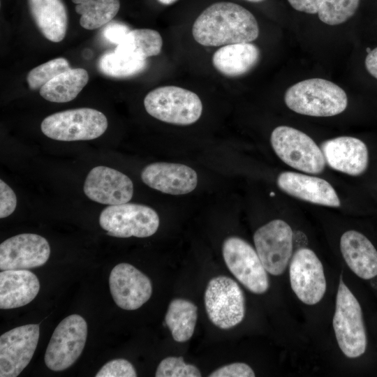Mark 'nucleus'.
Masks as SVG:
<instances>
[{
    "label": "nucleus",
    "mask_w": 377,
    "mask_h": 377,
    "mask_svg": "<svg viewBox=\"0 0 377 377\" xmlns=\"http://www.w3.org/2000/svg\"><path fill=\"white\" fill-rule=\"evenodd\" d=\"M195 40L204 46L251 43L259 35L253 15L232 2H217L205 9L192 27Z\"/></svg>",
    "instance_id": "obj_1"
},
{
    "label": "nucleus",
    "mask_w": 377,
    "mask_h": 377,
    "mask_svg": "<svg viewBox=\"0 0 377 377\" xmlns=\"http://www.w3.org/2000/svg\"><path fill=\"white\" fill-rule=\"evenodd\" d=\"M286 105L291 110L312 117H332L343 112L348 105L344 90L321 78L300 81L286 91Z\"/></svg>",
    "instance_id": "obj_2"
},
{
    "label": "nucleus",
    "mask_w": 377,
    "mask_h": 377,
    "mask_svg": "<svg viewBox=\"0 0 377 377\" xmlns=\"http://www.w3.org/2000/svg\"><path fill=\"white\" fill-rule=\"evenodd\" d=\"M144 106L153 117L175 125L193 124L202 112L199 96L177 86H163L151 91L145 97Z\"/></svg>",
    "instance_id": "obj_3"
},
{
    "label": "nucleus",
    "mask_w": 377,
    "mask_h": 377,
    "mask_svg": "<svg viewBox=\"0 0 377 377\" xmlns=\"http://www.w3.org/2000/svg\"><path fill=\"white\" fill-rule=\"evenodd\" d=\"M108 119L101 112L89 108L58 112L45 117L40 124L43 133L59 141L89 140L102 135Z\"/></svg>",
    "instance_id": "obj_4"
},
{
    "label": "nucleus",
    "mask_w": 377,
    "mask_h": 377,
    "mask_svg": "<svg viewBox=\"0 0 377 377\" xmlns=\"http://www.w3.org/2000/svg\"><path fill=\"white\" fill-rule=\"evenodd\" d=\"M333 327L339 346L346 356L355 358L364 354L367 341L362 309L341 276L336 299Z\"/></svg>",
    "instance_id": "obj_5"
},
{
    "label": "nucleus",
    "mask_w": 377,
    "mask_h": 377,
    "mask_svg": "<svg viewBox=\"0 0 377 377\" xmlns=\"http://www.w3.org/2000/svg\"><path fill=\"white\" fill-rule=\"evenodd\" d=\"M270 141L276 154L289 166L315 175L325 169L326 162L321 149L304 132L280 126L272 132Z\"/></svg>",
    "instance_id": "obj_6"
},
{
    "label": "nucleus",
    "mask_w": 377,
    "mask_h": 377,
    "mask_svg": "<svg viewBox=\"0 0 377 377\" xmlns=\"http://www.w3.org/2000/svg\"><path fill=\"white\" fill-rule=\"evenodd\" d=\"M204 300L209 319L219 328L230 329L244 318V295L238 283L231 278H212L207 286Z\"/></svg>",
    "instance_id": "obj_7"
},
{
    "label": "nucleus",
    "mask_w": 377,
    "mask_h": 377,
    "mask_svg": "<svg viewBox=\"0 0 377 377\" xmlns=\"http://www.w3.org/2000/svg\"><path fill=\"white\" fill-rule=\"evenodd\" d=\"M99 224L112 237H147L157 231L159 217L154 209L147 205L126 202L103 209Z\"/></svg>",
    "instance_id": "obj_8"
},
{
    "label": "nucleus",
    "mask_w": 377,
    "mask_h": 377,
    "mask_svg": "<svg viewBox=\"0 0 377 377\" xmlns=\"http://www.w3.org/2000/svg\"><path fill=\"white\" fill-rule=\"evenodd\" d=\"M87 337V324L78 314L64 318L55 328L45 354V363L60 371L73 365L80 356Z\"/></svg>",
    "instance_id": "obj_9"
},
{
    "label": "nucleus",
    "mask_w": 377,
    "mask_h": 377,
    "mask_svg": "<svg viewBox=\"0 0 377 377\" xmlns=\"http://www.w3.org/2000/svg\"><path fill=\"white\" fill-rule=\"evenodd\" d=\"M222 253L226 266L234 276L249 291L263 294L269 279L256 251L245 240L230 237L223 244Z\"/></svg>",
    "instance_id": "obj_10"
},
{
    "label": "nucleus",
    "mask_w": 377,
    "mask_h": 377,
    "mask_svg": "<svg viewBox=\"0 0 377 377\" xmlns=\"http://www.w3.org/2000/svg\"><path fill=\"white\" fill-rule=\"evenodd\" d=\"M253 242L266 271L274 276L282 274L293 253V232L290 226L283 220H273L256 231Z\"/></svg>",
    "instance_id": "obj_11"
},
{
    "label": "nucleus",
    "mask_w": 377,
    "mask_h": 377,
    "mask_svg": "<svg viewBox=\"0 0 377 377\" xmlns=\"http://www.w3.org/2000/svg\"><path fill=\"white\" fill-rule=\"evenodd\" d=\"M289 273L291 288L301 302L313 305L322 300L326 280L322 263L312 250L300 248L296 251Z\"/></svg>",
    "instance_id": "obj_12"
},
{
    "label": "nucleus",
    "mask_w": 377,
    "mask_h": 377,
    "mask_svg": "<svg viewBox=\"0 0 377 377\" xmlns=\"http://www.w3.org/2000/svg\"><path fill=\"white\" fill-rule=\"evenodd\" d=\"M39 325L13 328L0 337V376H17L30 362L36 349Z\"/></svg>",
    "instance_id": "obj_13"
},
{
    "label": "nucleus",
    "mask_w": 377,
    "mask_h": 377,
    "mask_svg": "<svg viewBox=\"0 0 377 377\" xmlns=\"http://www.w3.org/2000/svg\"><path fill=\"white\" fill-rule=\"evenodd\" d=\"M50 247L43 237L33 234L17 235L0 244V269H27L40 267L49 259Z\"/></svg>",
    "instance_id": "obj_14"
},
{
    "label": "nucleus",
    "mask_w": 377,
    "mask_h": 377,
    "mask_svg": "<svg viewBox=\"0 0 377 377\" xmlns=\"http://www.w3.org/2000/svg\"><path fill=\"white\" fill-rule=\"evenodd\" d=\"M110 293L115 304L125 310H135L147 302L152 293L150 279L126 263L117 265L109 277Z\"/></svg>",
    "instance_id": "obj_15"
},
{
    "label": "nucleus",
    "mask_w": 377,
    "mask_h": 377,
    "mask_svg": "<svg viewBox=\"0 0 377 377\" xmlns=\"http://www.w3.org/2000/svg\"><path fill=\"white\" fill-rule=\"evenodd\" d=\"M83 189L90 200L108 205L126 203L133 194V184L128 176L103 165L90 170Z\"/></svg>",
    "instance_id": "obj_16"
},
{
    "label": "nucleus",
    "mask_w": 377,
    "mask_h": 377,
    "mask_svg": "<svg viewBox=\"0 0 377 377\" xmlns=\"http://www.w3.org/2000/svg\"><path fill=\"white\" fill-rule=\"evenodd\" d=\"M325 162L339 172L358 176L364 173L369 164L367 145L361 140L341 136L324 141L320 145Z\"/></svg>",
    "instance_id": "obj_17"
},
{
    "label": "nucleus",
    "mask_w": 377,
    "mask_h": 377,
    "mask_svg": "<svg viewBox=\"0 0 377 377\" xmlns=\"http://www.w3.org/2000/svg\"><path fill=\"white\" fill-rule=\"evenodd\" d=\"M142 182L162 193L183 195L193 191L198 184L197 173L179 163L156 162L147 165L141 172Z\"/></svg>",
    "instance_id": "obj_18"
},
{
    "label": "nucleus",
    "mask_w": 377,
    "mask_h": 377,
    "mask_svg": "<svg viewBox=\"0 0 377 377\" xmlns=\"http://www.w3.org/2000/svg\"><path fill=\"white\" fill-rule=\"evenodd\" d=\"M276 182L281 191L298 199L332 207L341 205L334 188L323 179L287 171L279 174Z\"/></svg>",
    "instance_id": "obj_19"
},
{
    "label": "nucleus",
    "mask_w": 377,
    "mask_h": 377,
    "mask_svg": "<svg viewBox=\"0 0 377 377\" xmlns=\"http://www.w3.org/2000/svg\"><path fill=\"white\" fill-rule=\"evenodd\" d=\"M342 256L350 269L363 279L377 276V250L363 234L348 230L340 239Z\"/></svg>",
    "instance_id": "obj_20"
},
{
    "label": "nucleus",
    "mask_w": 377,
    "mask_h": 377,
    "mask_svg": "<svg viewBox=\"0 0 377 377\" xmlns=\"http://www.w3.org/2000/svg\"><path fill=\"white\" fill-rule=\"evenodd\" d=\"M40 283L27 269H7L0 273V308L10 309L31 302L38 295Z\"/></svg>",
    "instance_id": "obj_21"
},
{
    "label": "nucleus",
    "mask_w": 377,
    "mask_h": 377,
    "mask_svg": "<svg viewBox=\"0 0 377 377\" xmlns=\"http://www.w3.org/2000/svg\"><path fill=\"white\" fill-rule=\"evenodd\" d=\"M260 57L259 48L251 43L223 45L212 57L214 68L228 77H239L251 71Z\"/></svg>",
    "instance_id": "obj_22"
},
{
    "label": "nucleus",
    "mask_w": 377,
    "mask_h": 377,
    "mask_svg": "<svg viewBox=\"0 0 377 377\" xmlns=\"http://www.w3.org/2000/svg\"><path fill=\"white\" fill-rule=\"evenodd\" d=\"M31 15L43 35L54 43L66 34L68 14L61 0H28Z\"/></svg>",
    "instance_id": "obj_23"
},
{
    "label": "nucleus",
    "mask_w": 377,
    "mask_h": 377,
    "mask_svg": "<svg viewBox=\"0 0 377 377\" xmlns=\"http://www.w3.org/2000/svg\"><path fill=\"white\" fill-rule=\"evenodd\" d=\"M89 80L87 71L81 68H69L55 76L40 89V95L53 103L73 100Z\"/></svg>",
    "instance_id": "obj_24"
},
{
    "label": "nucleus",
    "mask_w": 377,
    "mask_h": 377,
    "mask_svg": "<svg viewBox=\"0 0 377 377\" xmlns=\"http://www.w3.org/2000/svg\"><path fill=\"white\" fill-rule=\"evenodd\" d=\"M198 318V307L192 302L182 299L172 300L168 308L165 322L172 338L185 342L193 334Z\"/></svg>",
    "instance_id": "obj_25"
},
{
    "label": "nucleus",
    "mask_w": 377,
    "mask_h": 377,
    "mask_svg": "<svg viewBox=\"0 0 377 377\" xmlns=\"http://www.w3.org/2000/svg\"><path fill=\"white\" fill-rule=\"evenodd\" d=\"M163 45L161 34L150 29L131 30L114 50L146 59L160 54Z\"/></svg>",
    "instance_id": "obj_26"
},
{
    "label": "nucleus",
    "mask_w": 377,
    "mask_h": 377,
    "mask_svg": "<svg viewBox=\"0 0 377 377\" xmlns=\"http://www.w3.org/2000/svg\"><path fill=\"white\" fill-rule=\"evenodd\" d=\"M75 11L81 15L80 24L83 28L92 30L105 25L118 13L119 0H71Z\"/></svg>",
    "instance_id": "obj_27"
},
{
    "label": "nucleus",
    "mask_w": 377,
    "mask_h": 377,
    "mask_svg": "<svg viewBox=\"0 0 377 377\" xmlns=\"http://www.w3.org/2000/svg\"><path fill=\"white\" fill-rule=\"evenodd\" d=\"M146 67V59L116 50L102 54L98 61V68L103 74L116 78L134 76L142 72Z\"/></svg>",
    "instance_id": "obj_28"
},
{
    "label": "nucleus",
    "mask_w": 377,
    "mask_h": 377,
    "mask_svg": "<svg viewBox=\"0 0 377 377\" xmlns=\"http://www.w3.org/2000/svg\"><path fill=\"white\" fill-rule=\"evenodd\" d=\"M359 3L360 0H323L318 15L327 24H340L355 13Z\"/></svg>",
    "instance_id": "obj_29"
},
{
    "label": "nucleus",
    "mask_w": 377,
    "mask_h": 377,
    "mask_svg": "<svg viewBox=\"0 0 377 377\" xmlns=\"http://www.w3.org/2000/svg\"><path fill=\"white\" fill-rule=\"evenodd\" d=\"M69 68V63L66 59L56 58L31 70L27 74V81L31 89H40L55 76Z\"/></svg>",
    "instance_id": "obj_30"
},
{
    "label": "nucleus",
    "mask_w": 377,
    "mask_h": 377,
    "mask_svg": "<svg viewBox=\"0 0 377 377\" xmlns=\"http://www.w3.org/2000/svg\"><path fill=\"white\" fill-rule=\"evenodd\" d=\"M156 377H200L201 373L195 365L186 364L182 357H168L158 364Z\"/></svg>",
    "instance_id": "obj_31"
},
{
    "label": "nucleus",
    "mask_w": 377,
    "mask_h": 377,
    "mask_svg": "<svg viewBox=\"0 0 377 377\" xmlns=\"http://www.w3.org/2000/svg\"><path fill=\"white\" fill-rule=\"evenodd\" d=\"M96 377H135L137 373L133 364L122 358L110 360L96 374Z\"/></svg>",
    "instance_id": "obj_32"
},
{
    "label": "nucleus",
    "mask_w": 377,
    "mask_h": 377,
    "mask_svg": "<svg viewBox=\"0 0 377 377\" xmlns=\"http://www.w3.org/2000/svg\"><path fill=\"white\" fill-rule=\"evenodd\" d=\"M209 377H254L255 373L248 364L235 362L221 367L212 372Z\"/></svg>",
    "instance_id": "obj_33"
},
{
    "label": "nucleus",
    "mask_w": 377,
    "mask_h": 377,
    "mask_svg": "<svg viewBox=\"0 0 377 377\" xmlns=\"http://www.w3.org/2000/svg\"><path fill=\"white\" fill-rule=\"evenodd\" d=\"M17 198L13 189L2 179L0 180V218L10 216L15 209Z\"/></svg>",
    "instance_id": "obj_34"
},
{
    "label": "nucleus",
    "mask_w": 377,
    "mask_h": 377,
    "mask_svg": "<svg viewBox=\"0 0 377 377\" xmlns=\"http://www.w3.org/2000/svg\"><path fill=\"white\" fill-rule=\"evenodd\" d=\"M130 31L129 27L126 24L121 22H112L104 27L103 36L109 42L118 45Z\"/></svg>",
    "instance_id": "obj_35"
},
{
    "label": "nucleus",
    "mask_w": 377,
    "mask_h": 377,
    "mask_svg": "<svg viewBox=\"0 0 377 377\" xmlns=\"http://www.w3.org/2000/svg\"><path fill=\"white\" fill-rule=\"evenodd\" d=\"M288 1L297 11L309 14H316L323 0H288Z\"/></svg>",
    "instance_id": "obj_36"
},
{
    "label": "nucleus",
    "mask_w": 377,
    "mask_h": 377,
    "mask_svg": "<svg viewBox=\"0 0 377 377\" xmlns=\"http://www.w3.org/2000/svg\"><path fill=\"white\" fill-rule=\"evenodd\" d=\"M365 67L367 71L377 79V47L367 54L365 59Z\"/></svg>",
    "instance_id": "obj_37"
},
{
    "label": "nucleus",
    "mask_w": 377,
    "mask_h": 377,
    "mask_svg": "<svg viewBox=\"0 0 377 377\" xmlns=\"http://www.w3.org/2000/svg\"><path fill=\"white\" fill-rule=\"evenodd\" d=\"M158 1L163 5H170L175 2L177 0H158Z\"/></svg>",
    "instance_id": "obj_38"
},
{
    "label": "nucleus",
    "mask_w": 377,
    "mask_h": 377,
    "mask_svg": "<svg viewBox=\"0 0 377 377\" xmlns=\"http://www.w3.org/2000/svg\"><path fill=\"white\" fill-rule=\"evenodd\" d=\"M246 1H250V2H261V1H263L265 0H246Z\"/></svg>",
    "instance_id": "obj_39"
}]
</instances>
